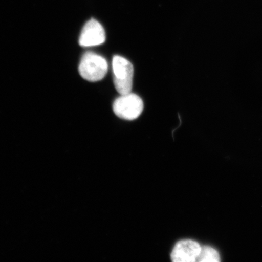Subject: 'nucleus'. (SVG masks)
<instances>
[{"label":"nucleus","mask_w":262,"mask_h":262,"mask_svg":"<svg viewBox=\"0 0 262 262\" xmlns=\"http://www.w3.org/2000/svg\"><path fill=\"white\" fill-rule=\"evenodd\" d=\"M221 261L220 255L218 252L210 247L205 246L202 247L196 261L199 262H218Z\"/></svg>","instance_id":"nucleus-6"},{"label":"nucleus","mask_w":262,"mask_h":262,"mask_svg":"<svg viewBox=\"0 0 262 262\" xmlns=\"http://www.w3.org/2000/svg\"><path fill=\"white\" fill-rule=\"evenodd\" d=\"M78 70L84 79L96 82L106 76L108 64L105 59L100 55L87 52L81 58Z\"/></svg>","instance_id":"nucleus-1"},{"label":"nucleus","mask_w":262,"mask_h":262,"mask_svg":"<svg viewBox=\"0 0 262 262\" xmlns=\"http://www.w3.org/2000/svg\"><path fill=\"white\" fill-rule=\"evenodd\" d=\"M105 40L106 34L103 26L96 19H91L82 29L79 43L83 47H91L103 44Z\"/></svg>","instance_id":"nucleus-4"},{"label":"nucleus","mask_w":262,"mask_h":262,"mask_svg":"<svg viewBox=\"0 0 262 262\" xmlns=\"http://www.w3.org/2000/svg\"><path fill=\"white\" fill-rule=\"evenodd\" d=\"M113 70L115 88L121 95L131 93L133 88L134 67L130 61L119 55L113 57Z\"/></svg>","instance_id":"nucleus-2"},{"label":"nucleus","mask_w":262,"mask_h":262,"mask_svg":"<svg viewBox=\"0 0 262 262\" xmlns=\"http://www.w3.org/2000/svg\"><path fill=\"white\" fill-rule=\"evenodd\" d=\"M143 107L142 98L131 93L121 95L113 104V111L116 116L126 120L137 119L142 113Z\"/></svg>","instance_id":"nucleus-3"},{"label":"nucleus","mask_w":262,"mask_h":262,"mask_svg":"<svg viewBox=\"0 0 262 262\" xmlns=\"http://www.w3.org/2000/svg\"><path fill=\"white\" fill-rule=\"evenodd\" d=\"M202 247L198 242L192 240H183L173 248L171 255L174 262H194L198 260Z\"/></svg>","instance_id":"nucleus-5"}]
</instances>
